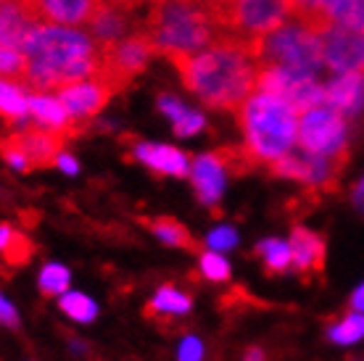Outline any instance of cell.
<instances>
[{"label": "cell", "mask_w": 364, "mask_h": 361, "mask_svg": "<svg viewBox=\"0 0 364 361\" xmlns=\"http://www.w3.org/2000/svg\"><path fill=\"white\" fill-rule=\"evenodd\" d=\"M169 61L180 72L182 85L196 98L217 111H237V106L256 90L259 61L254 53V40L222 35L198 53L172 55Z\"/></svg>", "instance_id": "6da1fadb"}, {"label": "cell", "mask_w": 364, "mask_h": 361, "mask_svg": "<svg viewBox=\"0 0 364 361\" xmlns=\"http://www.w3.org/2000/svg\"><path fill=\"white\" fill-rule=\"evenodd\" d=\"M27 55L24 87L35 92L61 90L98 72V45L87 32L58 24H35L21 43Z\"/></svg>", "instance_id": "7a4b0ae2"}, {"label": "cell", "mask_w": 364, "mask_h": 361, "mask_svg": "<svg viewBox=\"0 0 364 361\" xmlns=\"http://www.w3.org/2000/svg\"><path fill=\"white\" fill-rule=\"evenodd\" d=\"M140 29L166 58L198 53L225 32L209 0H154Z\"/></svg>", "instance_id": "3957f363"}, {"label": "cell", "mask_w": 364, "mask_h": 361, "mask_svg": "<svg viewBox=\"0 0 364 361\" xmlns=\"http://www.w3.org/2000/svg\"><path fill=\"white\" fill-rule=\"evenodd\" d=\"M237 122L243 129V151L251 163L272 166L296 148L299 111L272 92H251L237 106Z\"/></svg>", "instance_id": "277c9868"}, {"label": "cell", "mask_w": 364, "mask_h": 361, "mask_svg": "<svg viewBox=\"0 0 364 361\" xmlns=\"http://www.w3.org/2000/svg\"><path fill=\"white\" fill-rule=\"evenodd\" d=\"M254 53L259 66H280V69H293V72L314 74V77H319L325 66L319 53V37L299 24L296 18L254 40Z\"/></svg>", "instance_id": "5b68a950"}, {"label": "cell", "mask_w": 364, "mask_h": 361, "mask_svg": "<svg viewBox=\"0 0 364 361\" xmlns=\"http://www.w3.org/2000/svg\"><path fill=\"white\" fill-rule=\"evenodd\" d=\"M209 6L214 9L225 32L246 40H259L293 18L291 0H222V3L209 0Z\"/></svg>", "instance_id": "8992f818"}, {"label": "cell", "mask_w": 364, "mask_h": 361, "mask_svg": "<svg viewBox=\"0 0 364 361\" xmlns=\"http://www.w3.org/2000/svg\"><path fill=\"white\" fill-rule=\"evenodd\" d=\"M156 55L151 40L143 29H135L132 35L122 37L111 45H98V72L95 80L109 85L111 90L119 92L127 82H132L137 74L146 69V63Z\"/></svg>", "instance_id": "52a82bcc"}, {"label": "cell", "mask_w": 364, "mask_h": 361, "mask_svg": "<svg viewBox=\"0 0 364 361\" xmlns=\"http://www.w3.org/2000/svg\"><path fill=\"white\" fill-rule=\"evenodd\" d=\"M296 145L317 156H348L346 151V117L328 100L299 111Z\"/></svg>", "instance_id": "ba28073f"}, {"label": "cell", "mask_w": 364, "mask_h": 361, "mask_svg": "<svg viewBox=\"0 0 364 361\" xmlns=\"http://www.w3.org/2000/svg\"><path fill=\"white\" fill-rule=\"evenodd\" d=\"M66 137L55 135L50 129L43 126H27L18 129L14 135L0 140V156L18 169V172H29V169H43L55 163V156L61 153V143Z\"/></svg>", "instance_id": "9c48e42d"}, {"label": "cell", "mask_w": 364, "mask_h": 361, "mask_svg": "<svg viewBox=\"0 0 364 361\" xmlns=\"http://www.w3.org/2000/svg\"><path fill=\"white\" fill-rule=\"evenodd\" d=\"M348 156H317L309 153L304 148H291L288 153L282 156L280 161H274L272 169L274 177L282 180H296L301 185H309V188H336L338 174L343 169Z\"/></svg>", "instance_id": "30bf717a"}, {"label": "cell", "mask_w": 364, "mask_h": 361, "mask_svg": "<svg viewBox=\"0 0 364 361\" xmlns=\"http://www.w3.org/2000/svg\"><path fill=\"white\" fill-rule=\"evenodd\" d=\"M256 90L272 92L285 103H291L296 111H304L325 100V85L319 82V77L280 69V66H262L256 77Z\"/></svg>", "instance_id": "8fae6325"}, {"label": "cell", "mask_w": 364, "mask_h": 361, "mask_svg": "<svg viewBox=\"0 0 364 361\" xmlns=\"http://www.w3.org/2000/svg\"><path fill=\"white\" fill-rule=\"evenodd\" d=\"M322 63L336 74H364V29L330 24L319 32Z\"/></svg>", "instance_id": "7c38bea8"}, {"label": "cell", "mask_w": 364, "mask_h": 361, "mask_svg": "<svg viewBox=\"0 0 364 361\" xmlns=\"http://www.w3.org/2000/svg\"><path fill=\"white\" fill-rule=\"evenodd\" d=\"M24 6L37 24L85 27L98 11L100 0H24Z\"/></svg>", "instance_id": "4fadbf2b"}, {"label": "cell", "mask_w": 364, "mask_h": 361, "mask_svg": "<svg viewBox=\"0 0 364 361\" xmlns=\"http://www.w3.org/2000/svg\"><path fill=\"white\" fill-rule=\"evenodd\" d=\"M228 172L230 166L225 161L222 151L217 153H203L196 156L191 161V180L193 190L203 206H217L222 193H225V185H228Z\"/></svg>", "instance_id": "5bb4252c"}, {"label": "cell", "mask_w": 364, "mask_h": 361, "mask_svg": "<svg viewBox=\"0 0 364 361\" xmlns=\"http://www.w3.org/2000/svg\"><path fill=\"white\" fill-rule=\"evenodd\" d=\"M114 95L109 85H103L100 80H80V82H72V85H66L58 90V100L66 106V111L72 114L80 124H85L87 119H92L98 114L109 98Z\"/></svg>", "instance_id": "9a60e30c"}, {"label": "cell", "mask_w": 364, "mask_h": 361, "mask_svg": "<svg viewBox=\"0 0 364 361\" xmlns=\"http://www.w3.org/2000/svg\"><path fill=\"white\" fill-rule=\"evenodd\" d=\"M29 117L37 126L43 129H50L61 137H74L80 132V122L66 111V106L58 100V95H50V92H32L29 95Z\"/></svg>", "instance_id": "2e32d148"}, {"label": "cell", "mask_w": 364, "mask_h": 361, "mask_svg": "<svg viewBox=\"0 0 364 361\" xmlns=\"http://www.w3.org/2000/svg\"><path fill=\"white\" fill-rule=\"evenodd\" d=\"M135 158L140 163H146L151 172L164 174V177H188L191 174V158L172 145L137 143Z\"/></svg>", "instance_id": "e0dca14e"}, {"label": "cell", "mask_w": 364, "mask_h": 361, "mask_svg": "<svg viewBox=\"0 0 364 361\" xmlns=\"http://www.w3.org/2000/svg\"><path fill=\"white\" fill-rule=\"evenodd\" d=\"M291 253L296 271H301V274L322 271V266H325V237L306 230V227H296L291 235Z\"/></svg>", "instance_id": "ac0fdd59"}, {"label": "cell", "mask_w": 364, "mask_h": 361, "mask_svg": "<svg viewBox=\"0 0 364 361\" xmlns=\"http://www.w3.org/2000/svg\"><path fill=\"white\" fill-rule=\"evenodd\" d=\"M325 100L336 106L343 117H354L364 106V80L362 74H336V80L325 85Z\"/></svg>", "instance_id": "d6986e66"}, {"label": "cell", "mask_w": 364, "mask_h": 361, "mask_svg": "<svg viewBox=\"0 0 364 361\" xmlns=\"http://www.w3.org/2000/svg\"><path fill=\"white\" fill-rule=\"evenodd\" d=\"M159 109H161V114H166V117L172 119L174 135H180V137L198 135L200 129L206 126L203 114H198L196 109H188V106H185L182 100L174 98V95H161V98H159Z\"/></svg>", "instance_id": "ffe728a7"}, {"label": "cell", "mask_w": 364, "mask_h": 361, "mask_svg": "<svg viewBox=\"0 0 364 361\" xmlns=\"http://www.w3.org/2000/svg\"><path fill=\"white\" fill-rule=\"evenodd\" d=\"M35 245L24 232L14 230L11 225H0V259L9 266H24L32 259Z\"/></svg>", "instance_id": "44dd1931"}, {"label": "cell", "mask_w": 364, "mask_h": 361, "mask_svg": "<svg viewBox=\"0 0 364 361\" xmlns=\"http://www.w3.org/2000/svg\"><path fill=\"white\" fill-rule=\"evenodd\" d=\"M0 117L9 122H24L29 117V95L21 82L0 77Z\"/></svg>", "instance_id": "7402d4cb"}, {"label": "cell", "mask_w": 364, "mask_h": 361, "mask_svg": "<svg viewBox=\"0 0 364 361\" xmlns=\"http://www.w3.org/2000/svg\"><path fill=\"white\" fill-rule=\"evenodd\" d=\"M193 301L191 296H185L182 290L164 285V288L156 290V296L151 298V303L146 306L148 316H185L191 311Z\"/></svg>", "instance_id": "603a6c76"}, {"label": "cell", "mask_w": 364, "mask_h": 361, "mask_svg": "<svg viewBox=\"0 0 364 361\" xmlns=\"http://www.w3.org/2000/svg\"><path fill=\"white\" fill-rule=\"evenodd\" d=\"M146 225L161 243L174 245V248H185V251H196V240H193V235L188 232V227L180 225L177 219L159 217V219H148Z\"/></svg>", "instance_id": "cb8c5ba5"}, {"label": "cell", "mask_w": 364, "mask_h": 361, "mask_svg": "<svg viewBox=\"0 0 364 361\" xmlns=\"http://www.w3.org/2000/svg\"><path fill=\"white\" fill-rule=\"evenodd\" d=\"M58 308L64 311L69 319L80 322V325H90L92 319L98 316V303L77 290H66L64 296H58Z\"/></svg>", "instance_id": "d4e9b609"}, {"label": "cell", "mask_w": 364, "mask_h": 361, "mask_svg": "<svg viewBox=\"0 0 364 361\" xmlns=\"http://www.w3.org/2000/svg\"><path fill=\"white\" fill-rule=\"evenodd\" d=\"M256 253H259V259L264 262V269L267 271H274V274L285 271L293 264L291 243H285V240H277V237L262 240V243L256 245Z\"/></svg>", "instance_id": "484cf974"}, {"label": "cell", "mask_w": 364, "mask_h": 361, "mask_svg": "<svg viewBox=\"0 0 364 361\" xmlns=\"http://www.w3.org/2000/svg\"><path fill=\"white\" fill-rule=\"evenodd\" d=\"M0 77L14 82L27 80V55L16 45H0Z\"/></svg>", "instance_id": "4316f807"}, {"label": "cell", "mask_w": 364, "mask_h": 361, "mask_svg": "<svg viewBox=\"0 0 364 361\" xmlns=\"http://www.w3.org/2000/svg\"><path fill=\"white\" fill-rule=\"evenodd\" d=\"M69 280H72V274L64 264H46L40 271L37 285L43 290V296H64L69 290Z\"/></svg>", "instance_id": "83f0119b"}, {"label": "cell", "mask_w": 364, "mask_h": 361, "mask_svg": "<svg viewBox=\"0 0 364 361\" xmlns=\"http://www.w3.org/2000/svg\"><path fill=\"white\" fill-rule=\"evenodd\" d=\"M362 338H364V314H359V311L348 314L346 319H341L338 325L330 327V340L333 343L348 345L362 340Z\"/></svg>", "instance_id": "f1b7e54d"}, {"label": "cell", "mask_w": 364, "mask_h": 361, "mask_svg": "<svg viewBox=\"0 0 364 361\" xmlns=\"http://www.w3.org/2000/svg\"><path fill=\"white\" fill-rule=\"evenodd\" d=\"M200 271L211 282H228L230 280V262L219 251H203L200 253Z\"/></svg>", "instance_id": "f546056e"}, {"label": "cell", "mask_w": 364, "mask_h": 361, "mask_svg": "<svg viewBox=\"0 0 364 361\" xmlns=\"http://www.w3.org/2000/svg\"><path fill=\"white\" fill-rule=\"evenodd\" d=\"M206 245L211 251H230L237 245V232L235 227H217L206 235Z\"/></svg>", "instance_id": "4dcf8cb0"}, {"label": "cell", "mask_w": 364, "mask_h": 361, "mask_svg": "<svg viewBox=\"0 0 364 361\" xmlns=\"http://www.w3.org/2000/svg\"><path fill=\"white\" fill-rule=\"evenodd\" d=\"M200 359H203V343H200L196 335H188L180 343L177 361H200Z\"/></svg>", "instance_id": "1f68e13d"}, {"label": "cell", "mask_w": 364, "mask_h": 361, "mask_svg": "<svg viewBox=\"0 0 364 361\" xmlns=\"http://www.w3.org/2000/svg\"><path fill=\"white\" fill-rule=\"evenodd\" d=\"M0 325L3 327H18V311L3 293H0Z\"/></svg>", "instance_id": "d6a6232c"}, {"label": "cell", "mask_w": 364, "mask_h": 361, "mask_svg": "<svg viewBox=\"0 0 364 361\" xmlns=\"http://www.w3.org/2000/svg\"><path fill=\"white\" fill-rule=\"evenodd\" d=\"M55 166H58L61 172H66V174H77V169H80L77 158H74V156H69V153H64V151L55 156Z\"/></svg>", "instance_id": "836d02e7"}, {"label": "cell", "mask_w": 364, "mask_h": 361, "mask_svg": "<svg viewBox=\"0 0 364 361\" xmlns=\"http://www.w3.org/2000/svg\"><path fill=\"white\" fill-rule=\"evenodd\" d=\"M351 308H354V311H364V285L351 296Z\"/></svg>", "instance_id": "e575fe53"}, {"label": "cell", "mask_w": 364, "mask_h": 361, "mask_svg": "<svg viewBox=\"0 0 364 361\" xmlns=\"http://www.w3.org/2000/svg\"><path fill=\"white\" fill-rule=\"evenodd\" d=\"M243 361H267V356H264L262 348H248L246 356H243Z\"/></svg>", "instance_id": "d590c367"}, {"label": "cell", "mask_w": 364, "mask_h": 361, "mask_svg": "<svg viewBox=\"0 0 364 361\" xmlns=\"http://www.w3.org/2000/svg\"><path fill=\"white\" fill-rule=\"evenodd\" d=\"M354 203H356V208L359 211H364V180L356 185V190H354Z\"/></svg>", "instance_id": "8d00e7d4"}, {"label": "cell", "mask_w": 364, "mask_h": 361, "mask_svg": "<svg viewBox=\"0 0 364 361\" xmlns=\"http://www.w3.org/2000/svg\"><path fill=\"white\" fill-rule=\"evenodd\" d=\"M211 3H222V0H211Z\"/></svg>", "instance_id": "74e56055"}]
</instances>
